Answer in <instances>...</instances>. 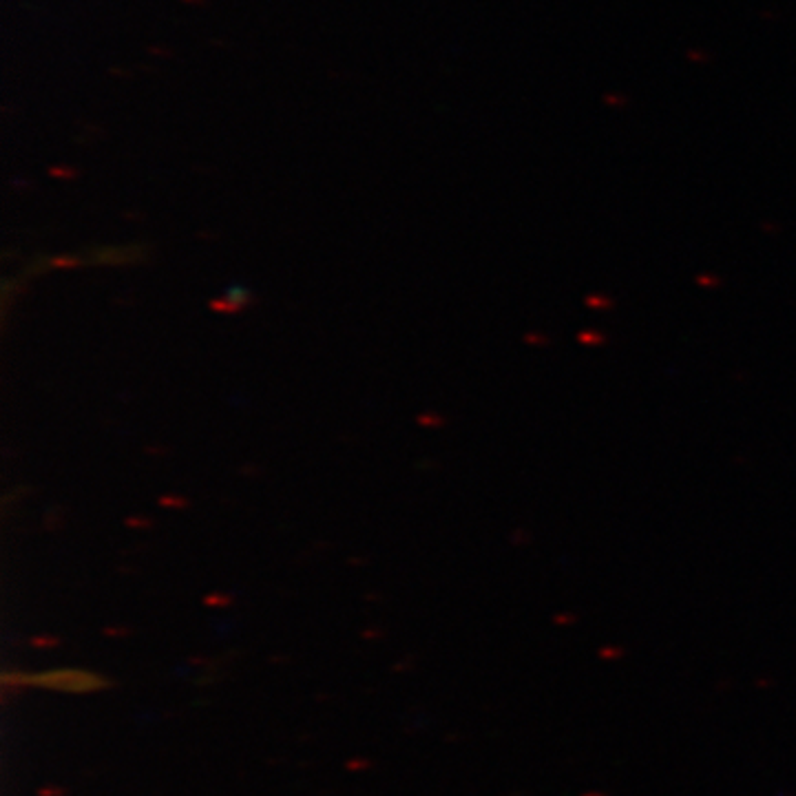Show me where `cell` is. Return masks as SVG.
<instances>
[{
  "label": "cell",
  "instance_id": "2",
  "mask_svg": "<svg viewBox=\"0 0 796 796\" xmlns=\"http://www.w3.org/2000/svg\"><path fill=\"white\" fill-rule=\"evenodd\" d=\"M137 252L140 250H131V248H124V250H100L98 252V261H118V259L135 261Z\"/></svg>",
  "mask_w": 796,
  "mask_h": 796
},
{
  "label": "cell",
  "instance_id": "1",
  "mask_svg": "<svg viewBox=\"0 0 796 796\" xmlns=\"http://www.w3.org/2000/svg\"><path fill=\"white\" fill-rule=\"evenodd\" d=\"M248 303H250V292L246 288H239V285H232V288L226 292V297L217 299L212 305H215V310H230V312H234V310H239V308H243V305H248Z\"/></svg>",
  "mask_w": 796,
  "mask_h": 796
}]
</instances>
